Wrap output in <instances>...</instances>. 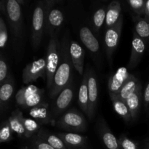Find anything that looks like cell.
<instances>
[{
    "label": "cell",
    "mask_w": 149,
    "mask_h": 149,
    "mask_svg": "<svg viewBox=\"0 0 149 149\" xmlns=\"http://www.w3.org/2000/svg\"><path fill=\"white\" fill-rule=\"evenodd\" d=\"M70 41L68 36L63 38L60 47L61 59L55 73L52 88L49 90V97L54 100L61 91L72 81V61L70 55Z\"/></svg>",
    "instance_id": "1"
},
{
    "label": "cell",
    "mask_w": 149,
    "mask_h": 149,
    "mask_svg": "<svg viewBox=\"0 0 149 149\" xmlns=\"http://www.w3.org/2000/svg\"><path fill=\"white\" fill-rule=\"evenodd\" d=\"M60 45L58 34L50 36L46 55V80L47 87L49 90L52 88L55 73L58 68L61 59Z\"/></svg>",
    "instance_id": "2"
},
{
    "label": "cell",
    "mask_w": 149,
    "mask_h": 149,
    "mask_svg": "<svg viewBox=\"0 0 149 149\" xmlns=\"http://www.w3.org/2000/svg\"><path fill=\"white\" fill-rule=\"evenodd\" d=\"M47 9V1H39L33 9L32 15L31 43L35 50L39 49L42 42L43 33L45 31Z\"/></svg>",
    "instance_id": "3"
},
{
    "label": "cell",
    "mask_w": 149,
    "mask_h": 149,
    "mask_svg": "<svg viewBox=\"0 0 149 149\" xmlns=\"http://www.w3.org/2000/svg\"><path fill=\"white\" fill-rule=\"evenodd\" d=\"M55 126L64 130L84 132L87 129V121L84 116L75 109H68L56 120Z\"/></svg>",
    "instance_id": "4"
},
{
    "label": "cell",
    "mask_w": 149,
    "mask_h": 149,
    "mask_svg": "<svg viewBox=\"0 0 149 149\" xmlns=\"http://www.w3.org/2000/svg\"><path fill=\"white\" fill-rule=\"evenodd\" d=\"M4 11L13 36L21 39L23 33V13L21 6L17 0H8L4 6Z\"/></svg>",
    "instance_id": "5"
},
{
    "label": "cell",
    "mask_w": 149,
    "mask_h": 149,
    "mask_svg": "<svg viewBox=\"0 0 149 149\" xmlns=\"http://www.w3.org/2000/svg\"><path fill=\"white\" fill-rule=\"evenodd\" d=\"M44 94V90L33 84H29L21 87L16 93V103L24 109H31L43 103Z\"/></svg>",
    "instance_id": "6"
},
{
    "label": "cell",
    "mask_w": 149,
    "mask_h": 149,
    "mask_svg": "<svg viewBox=\"0 0 149 149\" xmlns=\"http://www.w3.org/2000/svg\"><path fill=\"white\" fill-rule=\"evenodd\" d=\"M47 9L46 20H45V32L49 37L55 34H58L63 23L64 14L62 10L54 6L55 1L47 0Z\"/></svg>",
    "instance_id": "7"
},
{
    "label": "cell",
    "mask_w": 149,
    "mask_h": 149,
    "mask_svg": "<svg viewBox=\"0 0 149 149\" xmlns=\"http://www.w3.org/2000/svg\"><path fill=\"white\" fill-rule=\"evenodd\" d=\"M123 26V16L121 15L119 20L114 26L106 29L104 37L105 48H106V55L109 63L112 64V56L115 49L117 47L120 39L121 33Z\"/></svg>",
    "instance_id": "8"
},
{
    "label": "cell",
    "mask_w": 149,
    "mask_h": 149,
    "mask_svg": "<svg viewBox=\"0 0 149 149\" xmlns=\"http://www.w3.org/2000/svg\"><path fill=\"white\" fill-rule=\"evenodd\" d=\"M74 95V85L71 81L60 94L54 99L53 106L52 107V116L54 118L61 114H63L71 103ZM55 120V119H54Z\"/></svg>",
    "instance_id": "9"
},
{
    "label": "cell",
    "mask_w": 149,
    "mask_h": 149,
    "mask_svg": "<svg viewBox=\"0 0 149 149\" xmlns=\"http://www.w3.org/2000/svg\"><path fill=\"white\" fill-rule=\"evenodd\" d=\"M45 74H46V60L39 58L25 67L23 70V81L25 84H29L43 77Z\"/></svg>",
    "instance_id": "10"
},
{
    "label": "cell",
    "mask_w": 149,
    "mask_h": 149,
    "mask_svg": "<svg viewBox=\"0 0 149 149\" xmlns=\"http://www.w3.org/2000/svg\"><path fill=\"white\" fill-rule=\"evenodd\" d=\"M132 74L128 71L127 68L120 67L116 72L110 77L108 82L109 95H118L122 87L126 81L132 77Z\"/></svg>",
    "instance_id": "11"
},
{
    "label": "cell",
    "mask_w": 149,
    "mask_h": 149,
    "mask_svg": "<svg viewBox=\"0 0 149 149\" xmlns=\"http://www.w3.org/2000/svg\"><path fill=\"white\" fill-rule=\"evenodd\" d=\"M87 71H88L89 93V108L87 116L90 119V120H92V119L94 117L95 109L97 107L98 89H97V82L95 71L92 68L87 69Z\"/></svg>",
    "instance_id": "12"
},
{
    "label": "cell",
    "mask_w": 149,
    "mask_h": 149,
    "mask_svg": "<svg viewBox=\"0 0 149 149\" xmlns=\"http://www.w3.org/2000/svg\"><path fill=\"white\" fill-rule=\"evenodd\" d=\"M29 115L33 119L40 125H47L52 122L55 125V120L52 116V109L47 103H40L35 107L29 109Z\"/></svg>",
    "instance_id": "13"
},
{
    "label": "cell",
    "mask_w": 149,
    "mask_h": 149,
    "mask_svg": "<svg viewBox=\"0 0 149 149\" xmlns=\"http://www.w3.org/2000/svg\"><path fill=\"white\" fill-rule=\"evenodd\" d=\"M146 49V45L143 39L140 37L133 31L130 58L128 62V70L134 69L141 61Z\"/></svg>",
    "instance_id": "14"
},
{
    "label": "cell",
    "mask_w": 149,
    "mask_h": 149,
    "mask_svg": "<svg viewBox=\"0 0 149 149\" xmlns=\"http://www.w3.org/2000/svg\"><path fill=\"white\" fill-rule=\"evenodd\" d=\"M70 55L74 68L80 76L83 75L84 65V52L82 47L75 41L70 42Z\"/></svg>",
    "instance_id": "15"
},
{
    "label": "cell",
    "mask_w": 149,
    "mask_h": 149,
    "mask_svg": "<svg viewBox=\"0 0 149 149\" xmlns=\"http://www.w3.org/2000/svg\"><path fill=\"white\" fill-rule=\"evenodd\" d=\"M99 127V133L102 141L106 149H121L119 146V140L111 132L104 120L100 121Z\"/></svg>",
    "instance_id": "16"
},
{
    "label": "cell",
    "mask_w": 149,
    "mask_h": 149,
    "mask_svg": "<svg viewBox=\"0 0 149 149\" xmlns=\"http://www.w3.org/2000/svg\"><path fill=\"white\" fill-rule=\"evenodd\" d=\"M79 37L83 45L92 52L96 54L100 49V45L96 36L93 34L90 28L83 26L79 29Z\"/></svg>",
    "instance_id": "17"
},
{
    "label": "cell",
    "mask_w": 149,
    "mask_h": 149,
    "mask_svg": "<svg viewBox=\"0 0 149 149\" xmlns=\"http://www.w3.org/2000/svg\"><path fill=\"white\" fill-rule=\"evenodd\" d=\"M68 149H76L83 147L86 143L87 138L77 132H60L58 134Z\"/></svg>",
    "instance_id": "18"
},
{
    "label": "cell",
    "mask_w": 149,
    "mask_h": 149,
    "mask_svg": "<svg viewBox=\"0 0 149 149\" xmlns=\"http://www.w3.org/2000/svg\"><path fill=\"white\" fill-rule=\"evenodd\" d=\"M78 103L81 111L87 115L89 108L88 71H87V69L84 72L82 81L80 84L78 95Z\"/></svg>",
    "instance_id": "19"
},
{
    "label": "cell",
    "mask_w": 149,
    "mask_h": 149,
    "mask_svg": "<svg viewBox=\"0 0 149 149\" xmlns=\"http://www.w3.org/2000/svg\"><path fill=\"white\" fill-rule=\"evenodd\" d=\"M121 13H122V6L120 2L116 0L112 1L107 6L106 22H105L106 29L114 26L117 23L119 17L122 15Z\"/></svg>",
    "instance_id": "20"
},
{
    "label": "cell",
    "mask_w": 149,
    "mask_h": 149,
    "mask_svg": "<svg viewBox=\"0 0 149 149\" xmlns=\"http://www.w3.org/2000/svg\"><path fill=\"white\" fill-rule=\"evenodd\" d=\"M110 98L111 100L113 107L116 113L123 119L125 122H130L132 121L130 111L126 101L120 98L117 95H110Z\"/></svg>",
    "instance_id": "21"
},
{
    "label": "cell",
    "mask_w": 149,
    "mask_h": 149,
    "mask_svg": "<svg viewBox=\"0 0 149 149\" xmlns=\"http://www.w3.org/2000/svg\"><path fill=\"white\" fill-rule=\"evenodd\" d=\"M141 97H142V91H141V86L140 85L135 93H133L126 100V103L132 116V121L136 120L138 117L141 109Z\"/></svg>",
    "instance_id": "22"
},
{
    "label": "cell",
    "mask_w": 149,
    "mask_h": 149,
    "mask_svg": "<svg viewBox=\"0 0 149 149\" xmlns=\"http://www.w3.org/2000/svg\"><path fill=\"white\" fill-rule=\"evenodd\" d=\"M23 115L19 110H15L12 113L7 119L13 132H15L18 136L25 137V128L23 122Z\"/></svg>",
    "instance_id": "23"
},
{
    "label": "cell",
    "mask_w": 149,
    "mask_h": 149,
    "mask_svg": "<svg viewBox=\"0 0 149 149\" xmlns=\"http://www.w3.org/2000/svg\"><path fill=\"white\" fill-rule=\"evenodd\" d=\"M140 85L141 84L137 77L132 75V77L124 84L117 95L124 101H126L133 93H135Z\"/></svg>",
    "instance_id": "24"
},
{
    "label": "cell",
    "mask_w": 149,
    "mask_h": 149,
    "mask_svg": "<svg viewBox=\"0 0 149 149\" xmlns=\"http://www.w3.org/2000/svg\"><path fill=\"white\" fill-rule=\"evenodd\" d=\"M37 135L55 149H68L63 141L58 135L48 132L45 130H40L38 132Z\"/></svg>",
    "instance_id": "25"
},
{
    "label": "cell",
    "mask_w": 149,
    "mask_h": 149,
    "mask_svg": "<svg viewBox=\"0 0 149 149\" xmlns=\"http://www.w3.org/2000/svg\"><path fill=\"white\" fill-rule=\"evenodd\" d=\"M14 92V80L11 75L1 84L0 87V101L1 106L8 103Z\"/></svg>",
    "instance_id": "26"
},
{
    "label": "cell",
    "mask_w": 149,
    "mask_h": 149,
    "mask_svg": "<svg viewBox=\"0 0 149 149\" xmlns=\"http://www.w3.org/2000/svg\"><path fill=\"white\" fill-rule=\"evenodd\" d=\"M135 23L134 31L135 33L143 39L149 37V20L148 18H143L136 16Z\"/></svg>",
    "instance_id": "27"
},
{
    "label": "cell",
    "mask_w": 149,
    "mask_h": 149,
    "mask_svg": "<svg viewBox=\"0 0 149 149\" xmlns=\"http://www.w3.org/2000/svg\"><path fill=\"white\" fill-rule=\"evenodd\" d=\"M23 125L25 128V138H30L34 136L35 134L39 132L40 129V124L32 118H23Z\"/></svg>",
    "instance_id": "28"
},
{
    "label": "cell",
    "mask_w": 149,
    "mask_h": 149,
    "mask_svg": "<svg viewBox=\"0 0 149 149\" xmlns=\"http://www.w3.org/2000/svg\"><path fill=\"white\" fill-rule=\"evenodd\" d=\"M107 6H103L97 9L93 16V26L96 32L100 30L104 22H106Z\"/></svg>",
    "instance_id": "29"
},
{
    "label": "cell",
    "mask_w": 149,
    "mask_h": 149,
    "mask_svg": "<svg viewBox=\"0 0 149 149\" xmlns=\"http://www.w3.org/2000/svg\"><path fill=\"white\" fill-rule=\"evenodd\" d=\"M13 131L11 129L8 120L3 122L0 129V143H7L11 141Z\"/></svg>",
    "instance_id": "30"
},
{
    "label": "cell",
    "mask_w": 149,
    "mask_h": 149,
    "mask_svg": "<svg viewBox=\"0 0 149 149\" xmlns=\"http://www.w3.org/2000/svg\"><path fill=\"white\" fill-rule=\"evenodd\" d=\"M146 3V1H145L144 0H129L127 1L129 7H130L132 11L136 14V15H141V14L145 13Z\"/></svg>",
    "instance_id": "31"
},
{
    "label": "cell",
    "mask_w": 149,
    "mask_h": 149,
    "mask_svg": "<svg viewBox=\"0 0 149 149\" xmlns=\"http://www.w3.org/2000/svg\"><path fill=\"white\" fill-rule=\"evenodd\" d=\"M30 148L31 149H55L37 135L32 138Z\"/></svg>",
    "instance_id": "32"
},
{
    "label": "cell",
    "mask_w": 149,
    "mask_h": 149,
    "mask_svg": "<svg viewBox=\"0 0 149 149\" xmlns=\"http://www.w3.org/2000/svg\"><path fill=\"white\" fill-rule=\"evenodd\" d=\"M118 140L121 149H138L136 143L125 135H121Z\"/></svg>",
    "instance_id": "33"
},
{
    "label": "cell",
    "mask_w": 149,
    "mask_h": 149,
    "mask_svg": "<svg viewBox=\"0 0 149 149\" xmlns=\"http://www.w3.org/2000/svg\"><path fill=\"white\" fill-rule=\"evenodd\" d=\"M8 40L7 28L2 17H0V48L3 49Z\"/></svg>",
    "instance_id": "34"
},
{
    "label": "cell",
    "mask_w": 149,
    "mask_h": 149,
    "mask_svg": "<svg viewBox=\"0 0 149 149\" xmlns=\"http://www.w3.org/2000/svg\"><path fill=\"white\" fill-rule=\"evenodd\" d=\"M9 76L10 75L8 74V65L4 58L1 55V59H0V83L1 84L5 80H7Z\"/></svg>",
    "instance_id": "35"
},
{
    "label": "cell",
    "mask_w": 149,
    "mask_h": 149,
    "mask_svg": "<svg viewBox=\"0 0 149 149\" xmlns=\"http://www.w3.org/2000/svg\"><path fill=\"white\" fill-rule=\"evenodd\" d=\"M143 100L144 103L146 106H148L149 104V83L148 85L146 87L145 92H144V96H143Z\"/></svg>",
    "instance_id": "36"
},
{
    "label": "cell",
    "mask_w": 149,
    "mask_h": 149,
    "mask_svg": "<svg viewBox=\"0 0 149 149\" xmlns=\"http://www.w3.org/2000/svg\"><path fill=\"white\" fill-rule=\"evenodd\" d=\"M145 13L147 16H149V0L146 1V7H145Z\"/></svg>",
    "instance_id": "37"
},
{
    "label": "cell",
    "mask_w": 149,
    "mask_h": 149,
    "mask_svg": "<svg viewBox=\"0 0 149 149\" xmlns=\"http://www.w3.org/2000/svg\"><path fill=\"white\" fill-rule=\"evenodd\" d=\"M20 149H31V148L30 147L26 146H22L21 148H20Z\"/></svg>",
    "instance_id": "38"
},
{
    "label": "cell",
    "mask_w": 149,
    "mask_h": 149,
    "mask_svg": "<svg viewBox=\"0 0 149 149\" xmlns=\"http://www.w3.org/2000/svg\"><path fill=\"white\" fill-rule=\"evenodd\" d=\"M148 147H149V146H148Z\"/></svg>",
    "instance_id": "39"
}]
</instances>
